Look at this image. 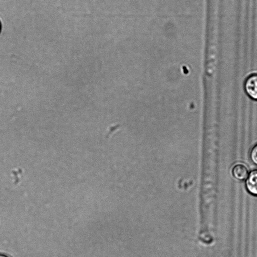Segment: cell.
Returning a JSON list of instances; mask_svg holds the SVG:
<instances>
[{
	"instance_id": "cell-1",
	"label": "cell",
	"mask_w": 257,
	"mask_h": 257,
	"mask_svg": "<svg viewBox=\"0 0 257 257\" xmlns=\"http://www.w3.org/2000/svg\"><path fill=\"white\" fill-rule=\"evenodd\" d=\"M244 89L248 96L257 101V74L249 75L245 79Z\"/></svg>"
},
{
	"instance_id": "cell-2",
	"label": "cell",
	"mask_w": 257,
	"mask_h": 257,
	"mask_svg": "<svg viewBox=\"0 0 257 257\" xmlns=\"http://www.w3.org/2000/svg\"><path fill=\"white\" fill-rule=\"evenodd\" d=\"M245 185L248 192L252 196L257 197V169L249 172Z\"/></svg>"
},
{
	"instance_id": "cell-3",
	"label": "cell",
	"mask_w": 257,
	"mask_h": 257,
	"mask_svg": "<svg viewBox=\"0 0 257 257\" xmlns=\"http://www.w3.org/2000/svg\"><path fill=\"white\" fill-rule=\"evenodd\" d=\"M233 177L239 180H244L248 175V170L246 166L242 164H237L232 169Z\"/></svg>"
},
{
	"instance_id": "cell-4",
	"label": "cell",
	"mask_w": 257,
	"mask_h": 257,
	"mask_svg": "<svg viewBox=\"0 0 257 257\" xmlns=\"http://www.w3.org/2000/svg\"><path fill=\"white\" fill-rule=\"evenodd\" d=\"M249 156L251 162L257 166V143L251 149Z\"/></svg>"
},
{
	"instance_id": "cell-5",
	"label": "cell",
	"mask_w": 257,
	"mask_h": 257,
	"mask_svg": "<svg viewBox=\"0 0 257 257\" xmlns=\"http://www.w3.org/2000/svg\"><path fill=\"white\" fill-rule=\"evenodd\" d=\"M0 257H9V256H8L7 255H5V254H0Z\"/></svg>"
},
{
	"instance_id": "cell-6",
	"label": "cell",
	"mask_w": 257,
	"mask_h": 257,
	"mask_svg": "<svg viewBox=\"0 0 257 257\" xmlns=\"http://www.w3.org/2000/svg\"><path fill=\"white\" fill-rule=\"evenodd\" d=\"M1 22H0V32H1Z\"/></svg>"
}]
</instances>
